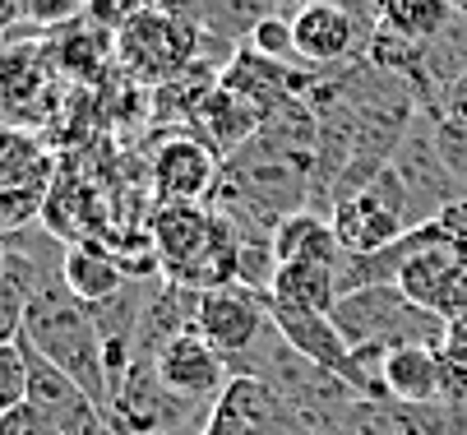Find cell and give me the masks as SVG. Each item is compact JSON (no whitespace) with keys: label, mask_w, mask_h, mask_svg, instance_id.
<instances>
[{"label":"cell","mask_w":467,"mask_h":435,"mask_svg":"<svg viewBox=\"0 0 467 435\" xmlns=\"http://www.w3.org/2000/svg\"><path fill=\"white\" fill-rule=\"evenodd\" d=\"M153 255L167 283L209 292L236 283L241 269V227L213 204H158L149 218Z\"/></svg>","instance_id":"6da1fadb"},{"label":"cell","mask_w":467,"mask_h":435,"mask_svg":"<svg viewBox=\"0 0 467 435\" xmlns=\"http://www.w3.org/2000/svg\"><path fill=\"white\" fill-rule=\"evenodd\" d=\"M24 343L42 352L51 366H60L79 389H88V399L111 417V370H107V347L93 320V306L79 301L60 278L28 301Z\"/></svg>","instance_id":"7a4b0ae2"},{"label":"cell","mask_w":467,"mask_h":435,"mask_svg":"<svg viewBox=\"0 0 467 435\" xmlns=\"http://www.w3.org/2000/svg\"><path fill=\"white\" fill-rule=\"evenodd\" d=\"M333 320H338L343 338L357 347H440L444 338V320L421 310L417 301L403 296L398 283H379V287H357L343 292L338 306H333Z\"/></svg>","instance_id":"3957f363"},{"label":"cell","mask_w":467,"mask_h":435,"mask_svg":"<svg viewBox=\"0 0 467 435\" xmlns=\"http://www.w3.org/2000/svg\"><path fill=\"white\" fill-rule=\"evenodd\" d=\"M199 51H204V33H199L194 19H181L171 5L125 15L116 33L120 66L144 84H171L176 75L199 66Z\"/></svg>","instance_id":"277c9868"},{"label":"cell","mask_w":467,"mask_h":435,"mask_svg":"<svg viewBox=\"0 0 467 435\" xmlns=\"http://www.w3.org/2000/svg\"><path fill=\"white\" fill-rule=\"evenodd\" d=\"M204 421H209V408L171 394L158 380L153 357L130 361V370L120 376V385L111 394L116 435H204Z\"/></svg>","instance_id":"5b68a950"},{"label":"cell","mask_w":467,"mask_h":435,"mask_svg":"<svg viewBox=\"0 0 467 435\" xmlns=\"http://www.w3.org/2000/svg\"><path fill=\"white\" fill-rule=\"evenodd\" d=\"M269 325H274L269 320V292H254V287H241V283L199 292L194 334L209 347H218L227 357V366H236L264 334H269Z\"/></svg>","instance_id":"8992f818"},{"label":"cell","mask_w":467,"mask_h":435,"mask_svg":"<svg viewBox=\"0 0 467 435\" xmlns=\"http://www.w3.org/2000/svg\"><path fill=\"white\" fill-rule=\"evenodd\" d=\"M269 320L274 329L287 338L292 352H301L306 361H315L319 370H328V376L348 380L361 399H366V376H361V361L352 352V343L343 338L338 320L324 316V310H301V306H283L269 296Z\"/></svg>","instance_id":"52a82bcc"},{"label":"cell","mask_w":467,"mask_h":435,"mask_svg":"<svg viewBox=\"0 0 467 435\" xmlns=\"http://www.w3.org/2000/svg\"><path fill=\"white\" fill-rule=\"evenodd\" d=\"M204 435H306V426L264 380L232 376V385L209 408Z\"/></svg>","instance_id":"ba28073f"},{"label":"cell","mask_w":467,"mask_h":435,"mask_svg":"<svg viewBox=\"0 0 467 435\" xmlns=\"http://www.w3.org/2000/svg\"><path fill=\"white\" fill-rule=\"evenodd\" d=\"M149 176L158 204H209L223 176V158L199 135H171L158 144Z\"/></svg>","instance_id":"9c48e42d"},{"label":"cell","mask_w":467,"mask_h":435,"mask_svg":"<svg viewBox=\"0 0 467 435\" xmlns=\"http://www.w3.org/2000/svg\"><path fill=\"white\" fill-rule=\"evenodd\" d=\"M292 28H296V56L310 70H343L357 56V47L370 42L366 24L343 5V0H319V5L296 10Z\"/></svg>","instance_id":"30bf717a"},{"label":"cell","mask_w":467,"mask_h":435,"mask_svg":"<svg viewBox=\"0 0 467 435\" xmlns=\"http://www.w3.org/2000/svg\"><path fill=\"white\" fill-rule=\"evenodd\" d=\"M153 370H158V380H162L171 394H181V399H190V403H204V408H213L218 394L232 385L227 357H223L218 347H209L194 329H190V334H176V338L153 357Z\"/></svg>","instance_id":"8fae6325"},{"label":"cell","mask_w":467,"mask_h":435,"mask_svg":"<svg viewBox=\"0 0 467 435\" xmlns=\"http://www.w3.org/2000/svg\"><path fill=\"white\" fill-rule=\"evenodd\" d=\"M462 269H467V260L453 255V245L444 241V232L431 218V223H421V241H417V251L408 255L403 274H398V287H403L408 301H417L421 310H431V316L444 320Z\"/></svg>","instance_id":"7c38bea8"},{"label":"cell","mask_w":467,"mask_h":435,"mask_svg":"<svg viewBox=\"0 0 467 435\" xmlns=\"http://www.w3.org/2000/svg\"><path fill=\"white\" fill-rule=\"evenodd\" d=\"M194 126L204 130L199 140H204L218 158H232L241 144H250V140L264 130V111L250 107L241 93H232V88L218 79V88L204 98V107L194 111Z\"/></svg>","instance_id":"4fadbf2b"},{"label":"cell","mask_w":467,"mask_h":435,"mask_svg":"<svg viewBox=\"0 0 467 435\" xmlns=\"http://www.w3.org/2000/svg\"><path fill=\"white\" fill-rule=\"evenodd\" d=\"M60 283L70 287L79 301L98 306V301L116 296L130 283V274H125V260H116L107 245H98V241H70V245H65V260H60Z\"/></svg>","instance_id":"5bb4252c"},{"label":"cell","mask_w":467,"mask_h":435,"mask_svg":"<svg viewBox=\"0 0 467 435\" xmlns=\"http://www.w3.org/2000/svg\"><path fill=\"white\" fill-rule=\"evenodd\" d=\"M274 251L278 264H343L338 232H333L328 213L315 209H296L274 227Z\"/></svg>","instance_id":"9a60e30c"},{"label":"cell","mask_w":467,"mask_h":435,"mask_svg":"<svg viewBox=\"0 0 467 435\" xmlns=\"http://www.w3.org/2000/svg\"><path fill=\"white\" fill-rule=\"evenodd\" d=\"M384 389L403 408L440 403V347H393L384 352Z\"/></svg>","instance_id":"2e32d148"},{"label":"cell","mask_w":467,"mask_h":435,"mask_svg":"<svg viewBox=\"0 0 467 435\" xmlns=\"http://www.w3.org/2000/svg\"><path fill=\"white\" fill-rule=\"evenodd\" d=\"M47 181V153L28 130L0 126V195L15 200H42Z\"/></svg>","instance_id":"e0dca14e"},{"label":"cell","mask_w":467,"mask_h":435,"mask_svg":"<svg viewBox=\"0 0 467 435\" xmlns=\"http://www.w3.org/2000/svg\"><path fill=\"white\" fill-rule=\"evenodd\" d=\"M269 296L283 301V306H301V310H324V316H333V306H338V296H343L338 264H278Z\"/></svg>","instance_id":"ac0fdd59"},{"label":"cell","mask_w":467,"mask_h":435,"mask_svg":"<svg viewBox=\"0 0 467 435\" xmlns=\"http://www.w3.org/2000/svg\"><path fill=\"white\" fill-rule=\"evenodd\" d=\"M453 5L449 0H379V28L408 37V42H431L453 24Z\"/></svg>","instance_id":"d6986e66"},{"label":"cell","mask_w":467,"mask_h":435,"mask_svg":"<svg viewBox=\"0 0 467 435\" xmlns=\"http://www.w3.org/2000/svg\"><path fill=\"white\" fill-rule=\"evenodd\" d=\"M250 51L259 56H269L278 60V66H301V56H296V28H292V15L287 10H264L245 37Z\"/></svg>","instance_id":"ffe728a7"},{"label":"cell","mask_w":467,"mask_h":435,"mask_svg":"<svg viewBox=\"0 0 467 435\" xmlns=\"http://www.w3.org/2000/svg\"><path fill=\"white\" fill-rule=\"evenodd\" d=\"M28 403V357L24 343H0V417Z\"/></svg>","instance_id":"44dd1931"},{"label":"cell","mask_w":467,"mask_h":435,"mask_svg":"<svg viewBox=\"0 0 467 435\" xmlns=\"http://www.w3.org/2000/svg\"><path fill=\"white\" fill-rule=\"evenodd\" d=\"M0 435H60L51 417H42L33 403H19L15 412L0 417Z\"/></svg>","instance_id":"7402d4cb"},{"label":"cell","mask_w":467,"mask_h":435,"mask_svg":"<svg viewBox=\"0 0 467 435\" xmlns=\"http://www.w3.org/2000/svg\"><path fill=\"white\" fill-rule=\"evenodd\" d=\"M435 227L444 232V241L453 245V255L458 260H467V195L462 200H453V204H444L440 213H435Z\"/></svg>","instance_id":"603a6c76"},{"label":"cell","mask_w":467,"mask_h":435,"mask_svg":"<svg viewBox=\"0 0 467 435\" xmlns=\"http://www.w3.org/2000/svg\"><path fill=\"white\" fill-rule=\"evenodd\" d=\"M440 403L467 408V366L462 361H449L444 352H440Z\"/></svg>","instance_id":"cb8c5ba5"},{"label":"cell","mask_w":467,"mask_h":435,"mask_svg":"<svg viewBox=\"0 0 467 435\" xmlns=\"http://www.w3.org/2000/svg\"><path fill=\"white\" fill-rule=\"evenodd\" d=\"M440 352H444L449 361H462V366H467V316H458V320H444Z\"/></svg>","instance_id":"d4e9b609"},{"label":"cell","mask_w":467,"mask_h":435,"mask_svg":"<svg viewBox=\"0 0 467 435\" xmlns=\"http://www.w3.org/2000/svg\"><path fill=\"white\" fill-rule=\"evenodd\" d=\"M458 316H467V269H462V278L453 287V301H449V316L444 320H458Z\"/></svg>","instance_id":"484cf974"},{"label":"cell","mask_w":467,"mask_h":435,"mask_svg":"<svg viewBox=\"0 0 467 435\" xmlns=\"http://www.w3.org/2000/svg\"><path fill=\"white\" fill-rule=\"evenodd\" d=\"M306 5H319V0H283V10H287V15H296V10H306Z\"/></svg>","instance_id":"4316f807"},{"label":"cell","mask_w":467,"mask_h":435,"mask_svg":"<svg viewBox=\"0 0 467 435\" xmlns=\"http://www.w3.org/2000/svg\"><path fill=\"white\" fill-rule=\"evenodd\" d=\"M250 5H259V10H278L283 0H250Z\"/></svg>","instance_id":"83f0119b"},{"label":"cell","mask_w":467,"mask_h":435,"mask_svg":"<svg viewBox=\"0 0 467 435\" xmlns=\"http://www.w3.org/2000/svg\"><path fill=\"white\" fill-rule=\"evenodd\" d=\"M449 5H453V15H458V19H467V0H449Z\"/></svg>","instance_id":"f1b7e54d"},{"label":"cell","mask_w":467,"mask_h":435,"mask_svg":"<svg viewBox=\"0 0 467 435\" xmlns=\"http://www.w3.org/2000/svg\"><path fill=\"white\" fill-rule=\"evenodd\" d=\"M0 274H5V241H0Z\"/></svg>","instance_id":"f546056e"}]
</instances>
